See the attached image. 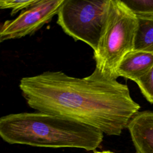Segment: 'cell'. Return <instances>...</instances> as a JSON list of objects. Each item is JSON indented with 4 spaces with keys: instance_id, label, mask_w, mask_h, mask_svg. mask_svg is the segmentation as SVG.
<instances>
[{
    "instance_id": "6da1fadb",
    "label": "cell",
    "mask_w": 153,
    "mask_h": 153,
    "mask_svg": "<svg viewBox=\"0 0 153 153\" xmlns=\"http://www.w3.org/2000/svg\"><path fill=\"white\" fill-rule=\"evenodd\" d=\"M19 88L31 108L81 122L109 136L120 135L140 108L127 85L96 68L81 78L62 71L44 72L22 78Z\"/></svg>"
},
{
    "instance_id": "7a4b0ae2",
    "label": "cell",
    "mask_w": 153,
    "mask_h": 153,
    "mask_svg": "<svg viewBox=\"0 0 153 153\" xmlns=\"http://www.w3.org/2000/svg\"><path fill=\"white\" fill-rule=\"evenodd\" d=\"M0 136L10 144L94 151L100 146L103 133L70 118L37 112L2 116Z\"/></svg>"
},
{
    "instance_id": "3957f363",
    "label": "cell",
    "mask_w": 153,
    "mask_h": 153,
    "mask_svg": "<svg viewBox=\"0 0 153 153\" xmlns=\"http://www.w3.org/2000/svg\"><path fill=\"white\" fill-rule=\"evenodd\" d=\"M137 17L123 1L109 0L106 17L97 50L93 53L96 68L103 75L117 79V68L134 50Z\"/></svg>"
},
{
    "instance_id": "277c9868",
    "label": "cell",
    "mask_w": 153,
    "mask_h": 153,
    "mask_svg": "<svg viewBox=\"0 0 153 153\" xmlns=\"http://www.w3.org/2000/svg\"><path fill=\"white\" fill-rule=\"evenodd\" d=\"M109 0H64L57 13V24L75 41L97 50L104 27Z\"/></svg>"
},
{
    "instance_id": "5b68a950",
    "label": "cell",
    "mask_w": 153,
    "mask_h": 153,
    "mask_svg": "<svg viewBox=\"0 0 153 153\" xmlns=\"http://www.w3.org/2000/svg\"><path fill=\"white\" fill-rule=\"evenodd\" d=\"M64 0H38L14 19L7 20L0 30V41L34 34L57 14Z\"/></svg>"
},
{
    "instance_id": "8992f818",
    "label": "cell",
    "mask_w": 153,
    "mask_h": 153,
    "mask_svg": "<svg viewBox=\"0 0 153 153\" xmlns=\"http://www.w3.org/2000/svg\"><path fill=\"white\" fill-rule=\"evenodd\" d=\"M127 128L136 153H153V111L138 112Z\"/></svg>"
},
{
    "instance_id": "52a82bcc",
    "label": "cell",
    "mask_w": 153,
    "mask_h": 153,
    "mask_svg": "<svg viewBox=\"0 0 153 153\" xmlns=\"http://www.w3.org/2000/svg\"><path fill=\"white\" fill-rule=\"evenodd\" d=\"M153 66V53L133 50L128 53L119 63L116 75L134 82L145 75Z\"/></svg>"
},
{
    "instance_id": "ba28073f",
    "label": "cell",
    "mask_w": 153,
    "mask_h": 153,
    "mask_svg": "<svg viewBox=\"0 0 153 153\" xmlns=\"http://www.w3.org/2000/svg\"><path fill=\"white\" fill-rule=\"evenodd\" d=\"M134 50L153 53V17H137Z\"/></svg>"
},
{
    "instance_id": "9c48e42d",
    "label": "cell",
    "mask_w": 153,
    "mask_h": 153,
    "mask_svg": "<svg viewBox=\"0 0 153 153\" xmlns=\"http://www.w3.org/2000/svg\"><path fill=\"white\" fill-rule=\"evenodd\" d=\"M137 17H153V0L123 1Z\"/></svg>"
},
{
    "instance_id": "30bf717a",
    "label": "cell",
    "mask_w": 153,
    "mask_h": 153,
    "mask_svg": "<svg viewBox=\"0 0 153 153\" xmlns=\"http://www.w3.org/2000/svg\"><path fill=\"white\" fill-rule=\"evenodd\" d=\"M142 94L151 103H153V66L143 76L135 82Z\"/></svg>"
},
{
    "instance_id": "8fae6325",
    "label": "cell",
    "mask_w": 153,
    "mask_h": 153,
    "mask_svg": "<svg viewBox=\"0 0 153 153\" xmlns=\"http://www.w3.org/2000/svg\"><path fill=\"white\" fill-rule=\"evenodd\" d=\"M38 0H1V9H11V16L20 10H25L32 6Z\"/></svg>"
},
{
    "instance_id": "7c38bea8",
    "label": "cell",
    "mask_w": 153,
    "mask_h": 153,
    "mask_svg": "<svg viewBox=\"0 0 153 153\" xmlns=\"http://www.w3.org/2000/svg\"><path fill=\"white\" fill-rule=\"evenodd\" d=\"M93 153H114L109 151H95Z\"/></svg>"
}]
</instances>
